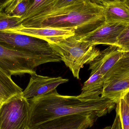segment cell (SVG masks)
Wrapping results in <instances>:
<instances>
[{
    "label": "cell",
    "instance_id": "1",
    "mask_svg": "<svg viewBox=\"0 0 129 129\" xmlns=\"http://www.w3.org/2000/svg\"><path fill=\"white\" fill-rule=\"evenodd\" d=\"M30 105L29 128L39 123L61 117L75 114L105 116L116 104L100 96L86 100L78 96L60 94L56 89L47 94L28 99Z\"/></svg>",
    "mask_w": 129,
    "mask_h": 129
},
{
    "label": "cell",
    "instance_id": "2",
    "mask_svg": "<svg viewBox=\"0 0 129 129\" xmlns=\"http://www.w3.org/2000/svg\"><path fill=\"white\" fill-rule=\"evenodd\" d=\"M104 7L89 0L48 10L24 20L21 25L29 28L49 27L72 30L79 40L105 22Z\"/></svg>",
    "mask_w": 129,
    "mask_h": 129
},
{
    "label": "cell",
    "instance_id": "3",
    "mask_svg": "<svg viewBox=\"0 0 129 129\" xmlns=\"http://www.w3.org/2000/svg\"><path fill=\"white\" fill-rule=\"evenodd\" d=\"M47 42L78 79L80 71L84 64H89L101 51L95 46L78 40L74 36Z\"/></svg>",
    "mask_w": 129,
    "mask_h": 129
},
{
    "label": "cell",
    "instance_id": "4",
    "mask_svg": "<svg viewBox=\"0 0 129 129\" xmlns=\"http://www.w3.org/2000/svg\"><path fill=\"white\" fill-rule=\"evenodd\" d=\"M60 61L59 59L37 56L0 45V67L11 76L31 75L36 73L35 68L41 64Z\"/></svg>",
    "mask_w": 129,
    "mask_h": 129
},
{
    "label": "cell",
    "instance_id": "5",
    "mask_svg": "<svg viewBox=\"0 0 129 129\" xmlns=\"http://www.w3.org/2000/svg\"><path fill=\"white\" fill-rule=\"evenodd\" d=\"M0 45L37 56L60 59L47 42L26 35L0 31Z\"/></svg>",
    "mask_w": 129,
    "mask_h": 129
},
{
    "label": "cell",
    "instance_id": "6",
    "mask_svg": "<svg viewBox=\"0 0 129 129\" xmlns=\"http://www.w3.org/2000/svg\"><path fill=\"white\" fill-rule=\"evenodd\" d=\"M30 114L28 99L14 96L0 107V129H29Z\"/></svg>",
    "mask_w": 129,
    "mask_h": 129
},
{
    "label": "cell",
    "instance_id": "7",
    "mask_svg": "<svg viewBox=\"0 0 129 129\" xmlns=\"http://www.w3.org/2000/svg\"><path fill=\"white\" fill-rule=\"evenodd\" d=\"M103 78L104 87L101 96L116 104L129 91V56L124 53Z\"/></svg>",
    "mask_w": 129,
    "mask_h": 129
},
{
    "label": "cell",
    "instance_id": "8",
    "mask_svg": "<svg viewBox=\"0 0 129 129\" xmlns=\"http://www.w3.org/2000/svg\"><path fill=\"white\" fill-rule=\"evenodd\" d=\"M98 118L94 115H69L41 123L29 129H86L92 127Z\"/></svg>",
    "mask_w": 129,
    "mask_h": 129
},
{
    "label": "cell",
    "instance_id": "9",
    "mask_svg": "<svg viewBox=\"0 0 129 129\" xmlns=\"http://www.w3.org/2000/svg\"><path fill=\"white\" fill-rule=\"evenodd\" d=\"M126 25L120 23L105 22L79 40L94 46L102 44L117 46L118 37Z\"/></svg>",
    "mask_w": 129,
    "mask_h": 129
},
{
    "label": "cell",
    "instance_id": "10",
    "mask_svg": "<svg viewBox=\"0 0 129 129\" xmlns=\"http://www.w3.org/2000/svg\"><path fill=\"white\" fill-rule=\"evenodd\" d=\"M31 76L28 86L22 93L23 96L27 99L51 93L56 89L57 86L69 81L61 77L44 76L36 73Z\"/></svg>",
    "mask_w": 129,
    "mask_h": 129
},
{
    "label": "cell",
    "instance_id": "11",
    "mask_svg": "<svg viewBox=\"0 0 129 129\" xmlns=\"http://www.w3.org/2000/svg\"><path fill=\"white\" fill-rule=\"evenodd\" d=\"M5 31L26 35L45 41L61 39L75 36L73 30L64 29L41 27L29 28L20 26L4 30Z\"/></svg>",
    "mask_w": 129,
    "mask_h": 129
},
{
    "label": "cell",
    "instance_id": "12",
    "mask_svg": "<svg viewBox=\"0 0 129 129\" xmlns=\"http://www.w3.org/2000/svg\"><path fill=\"white\" fill-rule=\"evenodd\" d=\"M123 54L119 47L110 45L107 48L100 51L99 54L89 63V70L99 72L104 77L121 59Z\"/></svg>",
    "mask_w": 129,
    "mask_h": 129
},
{
    "label": "cell",
    "instance_id": "13",
    "mask_svg": "<svg viewBox=\"0 0 129 129\" xmlns=\"http://www.w3.org/2000/svg\"><path fill=\"white\" fill-rule=\"evenodd\" d=\"M105 22L129 24V8L123 1L103 5Z\"/></svg>",
    "mask_w": 129,
    "mask_h": 129
},
{
    "label": "cell",
    "instance_id": "14",
    "mask_svg": "<svg viewBox=\"0 0 129 129\" xmlns=\"http://www.w3.org/2000/svg\"><path fill=\"white\" fill-rule=\"evenodd\" d=\"M104 85V78L100 73L91 71L90 77L84 83L82 92L78 96L86 100L98 98L102 94Z\"/></svg>",
    "mask_w": 129,
    "mask_h": 129
},
{
    "label": "cell",
    "instance_id": "15",
    "mask_svg": "<svg viewBox=\"0 0 129 129\" xmlns=\"http://www.w3.org/2000/svg\"><path fill=\"white\" fill-rule=\"evenodd\" d=\"M22 89L0 67V103L2 104L14 96L22 94Z\"/></svg>",
    "mask_w": 129,
    "mask_h": 129
},
{
    "label": "cell",
    "instance_id": "16",
    "mask_svg": "<svg viewBox=\"0 0 129 129\" xmlns=\"http://www.w3.org/2000/svg\"><path fill=\"white\" fill-rule=\"evenodd\" d=\"M116 105V116L113 124L102 129H129L128 106L123 98Z\"/></svg>",
    "mask_w": 129,
    "mask_h": 129
},
{
    "label": "cell",
    "instance_id": "17",
    "mask_svg": "<svg viewBox=\"0 0 129 129\" xmlns=\"http://www.w3.org/2000/svg\"><path fill=\"white\" fill-rule=\"evenodd\" d=\"M31 3L32 0H14L5 6L4 11L8 16L22 18Z\"/></svg>",
    "mask_w": 129,
    "mask_h": 129
},
{
    "label": "cell",
    "instance_id": "18",
    "mask_svg": "<svg viewBox=\"0 0 129 129\" xmlns=\"http://www.w3.org/2000/svg\"><path fill=\"white\" fill-rule=\"evenodd\" d=\"M57 0H32V3L25 15L23 21L36 16L52 8Z\"/></svg>",
    "mask_w": 129,
    "mask_h": 129
},
{
    "label": "cell",
    "instance_id": "19",
    "mask_svg": "<svg viewBox=\"0 0 129 129\" xmlns=\"http://www.w3.org/2000/svg\"><path fill=\"white\" fill-rule=\"evenodd\" d=\"M22 21V18L8 16L0 9V31L18 27Z\"/></svg>",
    "mask_w": 129,
    "mask_h": 129
},
{
    "label": "cell",
    "instance_id": "20",
    "mask_svg": "<svg viewBox=\"0 0 129 129\" xmlns=\"http://www.w3.org/2000/svg\"><path fill=\"white\" fill-rule=\"evenodd\" d=\"M117 46L123 53H129V24H127L117 39Z\"/></svg>",
    "mask_w": 129,
    "mask_h": 129
},
{
    "label": "cell",
    "instance_id": "21",
    "mask_svg": "<svg viewBox=\"0 0 129 129\" xmlns=\"http://www.w3.org/2000/svg\"><path fill=\"white\" fill-rule=\"evenodd\" d=\"M86 1L87 0H57L56 3L54 4L53 7L50 9L60 8L71 5L76 2H82Z\"/></svg>",
    "mask_w": 129,
    "mask_h": 129
},
{
    "label": "cell",
    "instance_id": "22",
    "mask_svg": "<svg viewBox=\"0 0 129 129\" xmlns=\"http://www.w3.org/2000/svg\"><path fill=\"white\" fill-rule=\"evenodd\" d=\"M14 0H0V9L4 10L5 6Z\"/></svg>",
    "mask_w": 129,
    "mask_h": 129
},
{
    "label": "cell",
    "instance_id": "23",
    "mask_svg": "<svg viewBox=\"0 0 129 129\" xmlns=\"http://www.w3.org/2000/svg\"><path fill=\"white\" fill-rule=\"evenodd\" d=\"M122 98L123 99L129 108V91L127 92L123 96Z\"/></svg>",
    "mask_w": 129,
    "mask_h": 129
},
{
    "label": "cell",
    "instance_id": "24",
    "mask_svg": "<svg viewBox=\"0 0 129 129\" xmlns=\"http://www.w3.org/2000/svg\"><path fill=\"white\" fill-rule=\"evenodd\" d=\"M89 1L92 4L103 6V0H89Z\"/></svg>",
    "mask_w": 129,
    "mask_h": 129
},
{
    "label": "cell",
    "instance_id": "25",
    "mask_svg": "<svg viewBox=\"0 0 129 129\" xmlns=\"http://www.w3.org/2000/svg\"><path fill=\"white\" fill-rule=\"evenodd\" d=\"M123 0H103V5L106 3H110V2H113L122 1Z\"/></svg>",
    "mask_w": 129,
    "mask_h": 129
},
{
    "label": "cell",
    "instance_id": "26",
    "mask_svg": "<svg viewBox=\"0 0 129 129\" xmlns=\"http://www.w3.org/2000/svg\"><path fill=\"white\" fill-rule=\"evenodd\" d=\"M123 1L129 8V0H123Z\"/></svg>",
    "mask_w": 129,
    "mask_h": 129
},
{
    "label": "cell",
    "instance_id": "27",
    "mask_svg": "<svg viewBox=\"0 0 129 129\" xmlns=\"http://www.w3.org/2000/svg\"><path fill=\"white\" fill-rule=\"evenodd\" d=\"M125 54H126V55H128V56H129V53H124Z\"/></svg>",
    "mask_w": 129,
    "mask_h": 129
},
{
    "label": "cell",
    "instance_id": "28",
    "mask_svg": "<svg viewBox=\"0 0 129 129\" xmlns=\"http://www.w3.org/2000/svg\"><path fill=\"white\" fill-rule=\"evenodd\" d=\"M1 104L0 103V107H1Z\"/></svg>",
    "mask_w": 129,
    "mask_h": 129
}]
</instances>
